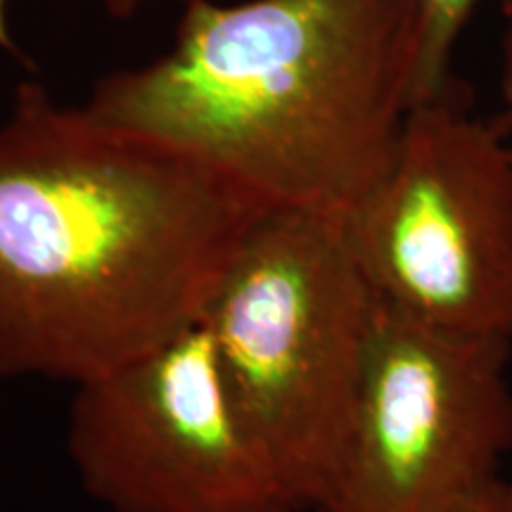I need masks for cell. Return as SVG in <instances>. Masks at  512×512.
Wrapping results in <instances>:
<instances>
[{
  "label": "cell",
  "instance_id": "obj_1",
  "mask_svg": "<svg viewBox=\"0 0 512 512\" xmlns=\"http://www.w3.org/2000/svg\"><path fill=\"white\" fill-rule=\"evenodd\" d=\"M266 209L22 81L0 119V380L76 387L169 342Z\"/></svg>",
  "mask_w": 512,
  "mask_h": 512
},
{
  "label": "cell",
  "instance_id": "obj_2",
  "mask_svg": "<svg viewBox=\"0 0 512 512\" xmlns=\"http://www.w3.org/2000/svg\"><path fill=\"white\" fill-rule=\"evenodd\" d=\"M415 102L418 0H192L174 46L102 76L83 107L266 207L344 216Z\"/></svg>",
  "mask_w": 512,
  "mask_h": 512
},
{
  "label": "cell",
  "instance_id": "obj_3",
  "mask_svg": "<svg viewBox=\"0 0 512 512\" xmlns=\"http://www.w3.org/2000/svg\"><path fill=\"white\" fill-rule=\"evenodd\" d=\"M375 316L342 216L266 209L202 309L256 439L313 512L342 453Z\"/></svg>",
  "mask_w": 512,
  "mask_h": 512
},
{
  "label": "cell",
  "instance_id": "obj_4",
  "mask_svg": "<svg viewBox=\"0 0 512 512\" xmlns=\"http://www.w3.org/2000/svg\"><path fill=\"white\" fill-rule=\"evenodd\" d=\"M342 223L377 302L512 342V150L456 81L413 107L392 162Z\"/></svg>",
  "mask_w": 512,
  "mask_h": 512
},
{
  "label": "cell",
  "instance_id": "obj_5",
  "mask_svg": "<svg viewBox=\"0 0 512 512\" xmlns=\"http://www.w3.org/2000/svg\"><path fill=\"white\" fill-rule=\"evenodd\" d=\"M510 349L375 299L347 437L313 512H460L494 494L512 451Z\"/></svg>",
  "mask_w": 512,
  "mask_h": 512
},
{
  "label": "cell",
  "instance_id": "obj_6",
  "mask_svg": "<svg viewBox=\"0 0 512 512\" xmlns=\"http://www.w3.org/2000/svg\"><path fill=\"white\" fill-rule=\"evenodd\" d=\"M67 448L110 512H306L240 413L202 318L76 384Z\"/></svg>",
  "mask_w": 512,
  "mask_h": 512
},
{
  "label": "cell",
  "instance_id": "obj_7",
  "mask_svg": "<svg viewBox=\"0 0 512 512\" xmlns=\"http://www.w3.org/2000/svg\"><path fill=\"white\" fill-rule=\"evenodd\" d=\"M482 3L484 0H418V102L444 93L456 81L453 57L460 36Z\"/></svg>",
  "mask_w": 512,
  "mask_h": 512
},
{
  "label": "cell",
  "instance_id": "obj_8",
  "mask_svg": "<svg viewBox=\"0 0 512 512\" xmlns=\"http://www.w3.org/2000/svg\"><path fill=\"white\" fill-rule=\"evenodd\" d=\"M498 126L512 150V8L505 10L501 34V60H498Z\"/></svg>",
  "mask_w": 512,
  "mask_h": 512
},
{
  "label": "cell",
  "instance_id": "obj_9",
  "mask_svg": "<svg viewBox=\"0 0 512 512\" xmlns=\"http://www.w3.org/2000/svg\"><path fill=\"white\" fill-rule=\"evenodd\" d=\"M105 12H110L114 19H131L136 17L140 10H145L147 5L157 3V0H100ZM178 3L188 5L192 0H178Z\"/></svg>",
  "mask_w": 512,
  "mask_h": 512
},
{
  "label": "cell",
  "instance_id": "obj_10",
  "mask_svg": "<svg viewBox=\"0 0 512 512\" xmlns=\"http://www.w3.org/2000/svg\"><path fill=\"white\" fill-rule=\"evenodd\" d=\"M10 0H0V50L8 55H19V46H17V36L15 29H12V19H10Z\"/></svg>",
  "mask_w": 512,
  "mask_h": 512
},
{
  "label": "cell",
  "instance_id": "obj_11",
  "mask_svg": "<svg viewBox=\"0 0 512 512\" xmlns=\"http://www.w3.org/2000/svg\"><path fill=\"white\" fill-rule=\"evenodd\" d=\"M498 491H501V486H498L491 496H486V498H482V501L467 505V508H463L460 512H498Z\"/></svg>",
  "mask_w": 512,
  "mask_h": 512
},
{
  "label": "cell",
  "instance_id": "obj_12",
  "mask_svg": "<svg viewBox=\"0 0 512 512\" xmlns=\"http://www.w3.org/2000/svg\"><path fill=\"white\" fill-rule=\"evenodd\" d=\"M498 512H512V479H503L498 491Z\"/></svg>",
  "mask_w": 512,
  "mask_h": 512
}]
</instances>
